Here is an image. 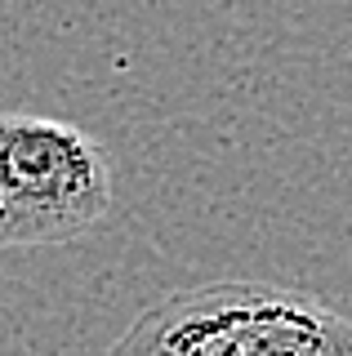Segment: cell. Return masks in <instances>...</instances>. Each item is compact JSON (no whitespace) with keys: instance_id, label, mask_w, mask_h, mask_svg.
Instances as JSON below:
<instances>
[{"instance_id":"cell-1","label":"cell","mask_w":352,"mask_h":356,"mask_svg":"<svg viewBox=\"0 0 352 356\" xmlns=\"http://www.w3.org/2000/svg\"><path fill=\"white\" fill-rule=\"evenodd\" d=\"M107 356H352V321L277 281H214L143 307Z\"/></svg>"},{"instance_id":"cell-2","label":"cell","mask_w":352,"mask_h":356,"mask_svg":"<svg viewBox=\"0 0 352 356\" xmlns=\"http://www.w3.org/2000/svg\"><path fill=\"white\" fill-rule=\"evenodd\" d=\"M112 209V156L72 120L0 111V250H45Z\"/></svg>"}]
</instances>
